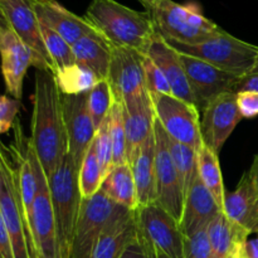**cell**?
Returning <instances> with one entry per match:
<instances>
[{
  "mask_svg": "<svg viewBox=\"0 0 258 258\" xmlns=\"http://www.w3.org/2000/svg\"><path fill=\"white\" fill-rule=\"evenodd\" d=\"M30 130V143L48 179L68 154L62 93L52 71L35 70Z\"/></svg>",
  "mask_w": 258,
  "mask_h": 258,
  "instance_id": "6da1fadb",
  "label": "cell"
},
{
  "mask_svg": "<svg viewBox=\"0 0 258 258\" xmlns=\"http://www.w3.org/2000/svg\"><path fill=\"white\" fill-rule=\"evenodd\" d=\"M85 19L112 48H127L145 54L158 32L150 13L138 12L116 0H93Z\"/></svg>",
  "mask_w": 258,
  "mask_h": 258,
  "instance_id": "7a4b0ae2",
  "label": "cell"
},
{
  "mask_svg": "<svg viewBox=\"0 0 258 258\" xmlns=\"http://www.w3.org/2000/svg\"><path fill=\"white\" fill-rule=\"evenodd\" d=\"M0 212L15 258H34L32 229L25 218L18 184L17 164L9 145L0 141Z\"/></svg>",
  "mask_w": 258,
  "mask_h": 258,
  "instance_id": "3957f363",
  "label": "cell"
},
{
  "mask_svg": "<svg viewBox=\"0 0 258 258\" xmlns=\"http://www.w3.org/2000/svg\"><path fill=\"white\" fill-rule=\"evenodd\" d=\"M58 248L60 258H70L76 224L80 216L81 198L78 188V168L67 154L57 170L48 178Z\"/></svg>",
  "mask_w": 258,
  "mask_h": 258,
  "instance_id": "277c9868",
  "label": "cell"
},
{
  "mask_svg": "<svg viewBox=\"0 0 258 258\" xmlns=\"http://www.w3.org/2000/svg\"><path fill=\"white\" fill-rule=\"evenodd\" d=\"M148 13L159 33L168 40L193 44L224 32L203 14L196 3L179 4L173 0H158Z\"/></svg>",
  "mask_w": 258,
  "mask_h": 258,
  "instance_id": "5b68a950",
  "label": "cell"
},
{
  "mask_svg": "<svg viewBox=\"0 0 258 258\" xmlns=\"http://www.w3.org/2000/svg\"><path fill=\"white\" fill-rule=\"evenodd\" d=\"M168 43L181 54L199 58L237 77L251 71L258 59L257 45L238 39L227 32L193 44L175 40H168Z\"/></svg>",
  "mask_w": 258,
  "mask_h": 258,
  "instance_id": "8992f818",
  "label": "cell"
},
{
  "mask_svg": "<svg viewBox=\"0 0 258 258\" xmlns=\"http://www.w3.org/2000/svg\"><path fill=\"white\" fill-rule=\"evenodd\" d=\"M123 211L101 189L92 198L82 199L70 258H92L103 232Z\"/></svg>",
  "mask_w": 258,
  "mask_h": 258,
  "instance_id": "52a82bcc",
  "label": "cell"
},
{
  "mask_svg": "<svg viewBox=\"0 0 258 258\" xmlns=\"http://www.w3.org/2000/svg\"><path fill=\"white\" fill-rule=\"evenodd\" d=\"M135 221L139 238L151 254L183 258L184 234L180 224L158 203L139 207L135 211Z\"/></svg>",
  "mask_w": 258,
  "mask_h": 258,
  "instance_id": "ba28073f",
  "label": "cell"
},
{
  "mask_svg": "<svg viewBox=\"0 0 258 258\" xmlns=\"http://www.w3.org/2000/svg\"><path fill=\"white\" fill-rule=\"evenodd\" d=\"M29 153L34 165L38 190L32 209V236L34 258H60L48 179L34 153L29 138Z\"/></svg>",
  "mask_w": 258,
  "mask_h": 258,
  "instance_id": "9c48e42d",
  "label": "cell"
},
{
  "mask_svg": "<svg viewBox=\"0 0 258 258\" xmlns=\"http://www.w3.org/2000/svg\"><path fill=\"white\" fill-rule=\"evenodd\" d=\"M156 120L169 138L191 146L198 151L202 145L201 113L191 103L174 95H150Z\"/></svg>",
  "mask_w": 258,
  "mask_h": 258,
  "instance_id": "30bf717a",
  "label": "cell"
},
{
  "mask_svg": "<svg viewBox=\"0 0 258 258\" xmlns=\"http://www.w3.org/2000/svg\"><path fill=\"white\" fill-rule=\"evenodd\" d=\"M154 138H155L156 203L179 222L183 214L184 194L181 190L178 171L169 151L168 134L164 131L158 120H155L154 125Z\"/></svg>",
  "mask_w": 258,
  "mask_h": 258,
  "instance_id": "8fae6325",
  "label": "cell"
},
{
  "mask_svg": "<svg viewBox=\"0 0 258 258\" xmlns=\"http://www.w3.org/2000/svg\"><path fill=\"white\" fill-rule=\"evenodd\" d=\"M107 80L116 102L128 103L149 93L146 88L144 57L145 54L127 48H112Z\"/></svg>",
  "mask_w": 258,
  "mask_h": 258,
  "instance_id": "7c38bea8",
  "label": "cell"
},
{
  "mask_svg": "<svg viewBox=\"0 0 258 258\" xmlns=\"http://www.w3.org/2000/svg\"><path fill=\"white\" fill-rule=\"evenodd\" d=\"M179 54L193 93L194 105L199 113L203 112L209 102L219 95L232 92L234 82L238 78L237 76L219 70L199 58L181 53Z\"/></svg>",
  "mask_w": 258,
  "mask_h": 258,
  "instance_id": "4fadbf2b",
  "label": "cell"
},
{
  "mask_svg": "<svg viewBox=\"0 0 258 258\" xmlns=\"http://www.w3.org/2000/svg\"><path fill=\"white\" fill-rule=\"evenodd\" d=\"M242 118L237 106V93L226 92L219 95L201 113L203 144L219 154Z\"/></svg>",
  "mask_w": 258,
  "mask_h": 258,
  "instance_id": "5bb4252c",
  "label": "cell"
},
{
  "mask_svg": "<svg viewBox=\"0 0 258 258\" xmlns=\"http://www.w3.org/2000/svg\"><path fill=\"white\" fill-rule=\"evenodd\" d=\"M0 62L8 93L20 101L24 77L30 66L37 68V57L9 25L0 28Z\"/></svg>",
  "mask_w": 258,
  "mask_h": 258,
  "instance_id": "9a60e30c",
  "label": "cell"
},
{
  "mask_svg": "<svg viewBox=\"0 0 258 258\" xmlns=\"http://www.w3.org/2000/svg\"><path fill=\"white\" fill-rule=\"evenodd\" d=\"M0 10L8 25L34 52L37 57L35 70L52 71V63L44 47L39 29V22L32 7V2L30 0H0Z\"/></svg>",
  "mask_w": 258,
  "mask_h": 258,
  "instance_id": "2e32d148",
  "label": "cell"
},
{
  "mask_svg": "<svg viewBox=\"0 0 258 258\" xmlns=\"http://www.w3.org/2000/svg\"><path fill=\"white\" fill-rule=\"evenodd\" d=\"M87 96L88 93L76 96L62 95L68 154L72 156L78 170L83 156L96 135V127L88 111Z\"/></svg>",
  "mask_w": 258,
  "mask_h": 258,
  "instance_id": "e0dca14e",
  "label": "cell"
},
{
  "mask_svg": "<svg viewBox=\"0 0 258 258\" xmlns=\"http://www.w3.org/2000/svg\"><path fill=\"white\" fill-rule=\"evenodd\" d=\"M38 22L64 38L71 45L88 34L97 33L85 19L73 14L55 0H30Z\"/></svg>",
  "mask_w": 258,
  "mask_h": 258,
  "instance_id": "ac0fdd59",
  "label": "cell"
},
{
  "mask_svg": "<svg viewBox=\"0 0 258 258\" xmlns=\"http://www.w3.org/2000/svg\"><path fill=\"white\" fill-rule=\"evenodd\" d=\"M145 54L150 57L154 63L163 71L170 85L173 95L194 105L193 93L189 86L184 66L181 63L180 54L169 44L168 40L159 33V30L151 39Z\"/></svg>",
  "mask_w": 258,
  "mask_h": 258,
  "instance_id": "d6986e66",
  "label": "cell"
},
{
  "mask_svg": "<svg viewBox=\"0 0 258 258\" xmlns=\"http://www.w3.org/2000/svg\"><path fill=\"white\" fill-rule=\"evenodd\" d=\"M222 212L211 191L207 189L198 175L184 198L183 214L179 221L184 236L208 227L212 219Z\"/></svg>",
  "mask_w": 258,
  "mask_h": 258,
  "instance_id": "ffe728a7",
  "label": "cell"
},
{
  "mask_svg": "<svg viewBox=\"0 0 258 258\" xmlns=\"http://www.w3.org/2000/svg\"><path fill=\"white\" fill-rule=\"evenodd\" d=\"M125 115L126 141H127V163L128 159L138 151L144 141L154 133L155 111L150 93L128 103H122Z\"/></svg>",
  "mask_w": 258,
  "mask_h": 258,
  "instance_id": "44dd1931",
  "label": "cell"
},
{
  "mask_svg": "<svg viewBox=\"0 0 258 258\" xmlns=\"http://www.w3.org/2000/svg\"><path fill=\"white\" fill-rule=\"evenodd\" d=\"M214 258L242 257L249 233L246 228L232 221L223 211L219 212L207 227Z\"/></svg>",
  "mask_w": 258,
  "mask_h": 258,
  "instance_id": "7402d4cb",
  "label": "cell"
},
{
  "mask_svg": "<svg viewBox=\"0 0 258 258\" xmlns=\"http://www.w3.org/2000/svg\"><path fill=\"white\" fill-rule=\"evenodd\" d=\"M223 212L251 234L258 232V194L248 171L242 175L237 188L226 194Z\"/></svg>",
  "mask_w": 258,
  "mask_h": 258,
  "instance_id": "603a6c76",
  "label": "cell"
},
{
  "mask_svg": "<svg viewBox=\"0 0 258 258\" xmlns=\"http://www.w3.org/2000/svg\"><path fill=\"white\" fill-rule=\"evenodd\" d=\"M136 184L139 207L156 203L155 174V138L154 133L128 159Z\"/></svg>",
  "mask_w": 258,
  "mask_h": 258,
  "instance_id": "cb8c5ba5",
  "label": "cell"
},
{
  "mask_svg": "<svg viewBox=\"0 0 258 258\" xmlns=\"http://www.w3.org/2000/svg\"><path fill=\"white\" fill-rule=\"evenodd\" d=\"M136 234L135 211L126 209L103 232L92 258H120Z\"/></svg>",
  "mask_w": 258,
  "mask_h": 258,
  "instance_id": "d4e9b609",
  "label": "cell"
},
{
  "mask_svg": "<svg viewBox=\"0 0 258 258\" xmlns=\"http://www.w3.org/2000/svg\"><path fill=\"white\" fill-rule=\"evenodd\" d=\"M72 49L76 62L92 70L100 80L108 77L112 49L98 33L78 39L72 45Z\"/></svg>",
  "mask_w": 258,
  "mask_h": 258,
  "instance_id": "484cf974",
  "label": "cell"
},
{
  "mask_svg": "<svg viewBox=\"0 0 258 258\" xmlns=\"http://www.w3.org/2000/svg\"><path fill=\"white\" fill-rule=\"evenodd\" d=\"M101 190L117 206L130 211L139 208L136 184L130 164L113 166L111 173L103 180Z\"/></svg>",
  "mask_w": 258,
  "mask_h": 258,
  "instance_id": "4316f807",
  "label": "cell"
},
{
  "mask_svg": "<svg viewBox=\"0 0 258 258\" xmlns=\"http://www.w3.org/2000/svg\"><path fill=\"white\" fill-rule=\"evenodd\" d=\"M219 154L212 150L209 146L202 143L201 148L197 151V169L198 176L207 186L217 203L223 211L224 199H226V188H224L223 175H222L221 164H219Z\"/></svg>",
  "mask_w": 258,
  "mask_h": 258,
  "instance_id": "83f0119b",
  "label": "cell"
},
{
  "mask_svg": "<svg viewBox=\"0 0 258 258\" xmlns=\"http://www.w3.org/2000/svg\"><path fill=\"white\" fill-rule=\"evenodd\" d=\"M53 76L60 93L68 96L88 93L100 81L92 70L77 62L54 71Z\"/></svg>",
  "mask_w": 258,
  "mask_h": 258,
  "instance_id": "f1b7e54d",
  "label": "cell"
},
{
  "mask_svg": "<svg viewBox=\"0 0 258 258\" xmlns=\"http://www.w3.org/2000/svg\"><path fill=\"white\" fill-rule=\"evenodd\" d=\"M169 151H170L171 159L178 171L179 180H180L181 190H183L184 198L190 189L194 179L198 175L197 169V150L191 146L185 144L178 143L168 136Z\"/></svg>",
  "mask_w": 258,
  "mask_h": 258,
  "instance_id": "f546056e",
  "label": "cell"
},
{
  "mask_svg": "<svg viewBox=\"0 0 258 258\" xmlns=\"http://www.w3.org/2000/svg\"><path fill=\"white\" fill-rule=\"evenodd\" d=\"M103 183V175L101 166L98 164L95 149L91 144L88 150L86 151L83 160L78 170V188L82 199L92 198L95 194L100 191Z\"/></svg>",
  "mask_w": 258,
  "mask_h": 258,
  "instance_id": "4dcf8cb0",
  "label": "cell"
},
{
  "mask_svg": "<svg viewBox=\"0 0 258 258\" xmlns=\"http://www.w3.org/2000/svg\"><path fill=\"white\" fill-rule=\"evenodd\" d=\"M115 102L112 87H111L110 81L107 78L98 81L95 87L88 92V111H90V115L92 117L96 131L108 117L111 108L115 105Z\"/></svg>",
  "mask_w": 258,
  "mask_h": 258,
  "instance_id": "1f68e13d",
  "label": "cell"
},
{
  "mask_svg": "<svg viewBox=\"0 0 258 258\" xmlns=\"http://www.w3.org/2000/svg\"><path fill=\"white\" fill-rule=\"evenodd\" d=\"M40 34H42L44 47L49 55L50 63H52V73L59 68L67 67V66L76 63L75 54H73L72 45L60 37L58 33L52 30L50 28L45 27L44 24L39 23Z\"/></svg>",
  "mask_w": 258,
  "mask_h": 258,
  "instance_id": "d6a6232c",
  "label": "cell"
},
{
  "mask_svg": "<svg viewBox=\"0 0 258 258\" xmlns=\"http://www.w3.org/2000/svg\"><path fill=\"white\" fill-rule=\"evenodd\" d=\"M108 133L113 151V166L127 163V141H126L125 115L121 102H115L107 117Z\"/></svg>",
  "mask_w": 258,
  "mask_h": 258,
  "instance_id": "836d02e7",
  "label": "cell"
},
{
  "mask_svg": "<svg viewBox=\"0 0 258 258\" xmlns=\"http://www.w3.org/2000/svg\"><path fill=\"white\" fill-rule=\"evenodd\" d=\"M92 145L93 149H95L96 156H97L98 164H100L101 166L103 180H105L106 176L111 173V170H112L113 168L112 143H111L110 133H108L107 118H106L105 122L98 127V130L96 131Z\"/></svg>",
  "mask_w": 258,
  "mask_h": 258,
  "instance_id": "e575fe53",
  "label": "cell"
},
{
  "mask_svg": "<svg viewBox=\"0 0 258 258\" xmlns=\"http://www.w3.org/2000/svg\"><path fill=\"white\" fill-rule=\"evenodd\" d=\"M183 258H214L207 227L184 236Z\"/></svg>",
  "mask_w": 258,
  "mask_h": 258,
  "instance_id": "d590c367",
  "label": "cell"
},
{
  "mask_svg": "<svg viewBox=\"0 0 258 258\" xmlns=\"http://www.w3.org/2000/svg\"><path fill=\"white\" fill-rule=\"evenodd\" d=\"M144 70H145L146 88L150 95H173L170 85L163 71L146 54L144 57Z\"/></svg>",
  "mask_w": 258,
  "mask_h": 258,
  "instance_id": "8d00e7d4",
  "label": "cell"
},
{
  "mask_svg": "<svg viewBox=\"0 0 258 258\" xmlns=\"http://www.w3.org/2000/svg\"><path fill=\"white\" fill-rule=\"evenodd\" d=\"M20 108V101L7 95L0 96V135L13 128Z\"/></svg>",
  "mask_w": 258,
  "mask_h": 258,
  "instance_id": "74e56055",
  "label": "cell"
},
{
  "mask_svg": "<svg viewBox=\"0 0 258 258\" xmlns=\"http://www.w3.org/2000/svg\"><path fill=\"white\" fill-rule=\"evenodd\" d=\"M237 106L243 118H253L258 116L257 91H241L237 93Z\"/></svg>",
  "mask_w": 258,
  "mask_h": 258,
  "instance_id": "f35d334b",
  "label": "cell"
},
{
  "mask_svg": "<svg viewBox=\"0 0 258 258\" xmlns=\"http://www.w3.org/2000/svg\"><path fill=\"white\" fill-rule=\"evenodd\" d=\"M241 91H257L258 92V59L251 71L237 78L234 82L232 92L238 93Z\"/></svg>",
  "mask_w": 258,
  "mask_h": 258,
  "instance_id": "ab89813d",
  "label": "cell"
},
{
  "mask_svg": "<svg viewBox=\"0 0 258 258\" xmlns=\"http://www.w3.org/2000/svg\"><path fill=\"white\" fill-rule=\"evenodd\" d=\"M120 258H154V254L150 253L145 244L140 241L139 236L136 234L130 244L125 248Z\"/></svg>",
  "mask_w": 258,
  "mask_h": 258,
  "instance_id": "60d3db41",
  "label": "cell"
},
{
  "mask_svg": "<svg viewBox=\"0 0 258 258\" xmlns=\"http://www.w3.org/2000/svg\"><path fill=\"white\" fill-rule=\"evenodd\" d=\"M0 258H15L12 241H10V236L3 219L2 212H0Z\"/></svg>",
  "mask_w": 258,
  "mask_h": 258,
  "instance_id": "b9f144b4",
  "label": "cell"
},
{
  "mask_svg": "<svg viewBox=\"0 0 258 258\" xmlns=\"http://www.w3.org/2000/svg\"><path fill=\"white\" fill-rule=\"evenodd\" d=\"M243 257L246 258H258V237L256 238H248L243 249Z\"/></svg>",
  "mask_w": 258,
  "mask_h": 258,
  "instance_id": "7bdbcfd3",
  "label": "cell"
},
{
  "mask_svg": "<svg viewBox=\"0 0 258 258\" xmlns=\"http://www.w3.org/2000/svg\"><path fill=\"white\" fill-rule=\"evenodd\" d=\"M248 175L251 178L252 184H253L254 189H256L258 194V154L253 158V163H252L251 168H249Z\"/></svg>",
  "mask_w": 258,
  "mask_h": 258,
  "instance_id": "ee69618b",
  "label": "cell"
},
{
  "mask_svg": "<svg viewBox=\"0 0 258 258\" xmlns=\"http://www.w3.org/2000/svg\"><path fill=\"white\" fill-rule=\"evenodd\" d=\"M7 25H8L7 20H5L4 15H3L2 10H0V28H3V27H7Z\"/></svg>",
  "mask_w": 258,
  "mask_h": 258,
  "instance_id": "f6af8a7d",
  "label": "cell"
},
{
  "mask_svg": "<svg viewBox=\"0 0 258 258\" xmlns=\"http://www.w3.org/2000/svg\"><path fill=\"white\" fill-rule=\"evenodd\" d=\"M154 258H170V257L165 256V254L163 253H154Z\"/></svg>",
  "mask_w": 258,
  "mask_h": 258,
  "instance_id": "bcb514c9",
  "label": "cell"
},
{
  "mask_svg": "<svg viewBox=\"0 0 258 258\" xmlns=\"http://www.w3.org/2000/svg\"><path fill=\"white\" fill-rule=\"evenodd\" d=\"M224 258H239V257H236V256H228V257H224Z\"/></svg>",
  "mask_w": 258,
  "mask_h": 258,
  "instance_id": "7dc6e473",
  "label": "cell"
},
{
  "mask_svg": "<svg viewBox=\"0 0 258 258\" xmlns=\"http://www.w3.org/2000/svg\"><path fill=\"white\" fill-rule=\"evenodd\" d=\"M241 258H246V257H243V256H242V257H241Z\"/></svg>",
  "mask_w": 258,
  "mask_h": 258,
  "instance_id": "c3c4849f",
  "label": "cell"
},
{
  "mask_svg": "<svg viewBox=\"0 0 258 258\" xmlns=\"http://www.w3.org/2000/svg\"><path fill=\"white\" fill-rule=\"evenodd\" d=\"M256 234H257V237H258V232H257V233H256Z\"/></svg>",
  "mask_w": 258,
  "mask_h": 258,
  "instance_id": "681fc988",
  "label": "cell"
}]
</instances>
